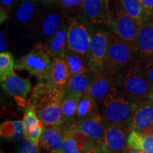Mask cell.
I'll return each mask as SVG.
<instances>
[{"label":"cell","instance_id":"cell-6","mask_svg":"<svg viewBox=\"0 0 153 153\" xmlns=\"http://www.w3.org/2000/svg\"><path fill=\"white\" fill-rule=\"evenodd\" d=\"M52 60L45 50L40 46H36V48L15 63V69L28 72L38 77V82H41L48 74Z\"/></svg>","mask_w":153,"mask_h":153},{"label":"cell","instance_id":"cell-19","mask_svg":"<svg viewBox=\"0 0 153 153\" xmlns=\"http://www.w3.org/2000/svg\"><path fill=\"white\" fill-rule=\"evenodd\" d=\"M139 62L153 57V23L149 22L139 28L135 43Z\"/></svg>","mask_w":153,"mask_h":153},{"label":"cell","instance_id":"cell-30","mask_svg":"<svg viewBox=\"0 0 153 153\" xmlns=\"http://www.w3.org/2000/svg\"><path fill=\"white\" fill-rule=\"evenodd\" d=\"M14 57L9 52L0 53V81L1 83L14 72Z\"/></svg>","mask_w":153,"mask_h":153},{"label":"cell","instance_id":"cell-12","mask_svg":"<svg viewBox=\"0 0 153 153\" xmlns=\"http://www.w3.org/2000/svg\"><path fill=\"white\" fill-rule=\"evenodd\" d=\"M45 3L38 0H21L15 7L13 14L15 24L20 27H31Z\"/></svg>","mask_w":153,"mask_h":153},{"label":"cell","instance_id":"cell-28","mask_svg":"<svg viewBox=\"0 0 153 153\" xmlns=\"http://www.w3.org/2000/svg\"><path fill=\"white\" fill-rule=\"evenodd\" d=\"M1 136L8 140H17L25 137V129L22 120L6 121L0 128Z\"/></svg>","mask_w":153,"mask_h":153},{"label":"cell","instance_id":"cell-15","mask_svg":"<svg viewBox=\"0 0 153 153\" xmlns=\"http://www.w3.org/2000/svg\"><path fill=\"white\" fill-rule=\"evenodd\" d=\"M67 126L48 125L43 123V131L39 144L50 152L61 151Z\"/></svg>","mask_w":153,"mask_h":153},{"label":"cell","instance_id":"cell-26","mask_svg":"<svg viewBox=\"0 0 153 153\" xmlns=\"http://www.w3.org/2000/svg\"><path fill=\"white\" fill-rule=\"evenodd\" d=\"M92 79V72L85 74H74L70 76L65 91L71 93L85 94L89 91Z\"/></svg>","mask_w":153,"mask_h":153},{"label":"cell","instance_id":"cell-22","mask_svg":"<svg viewBox=\"0 0 153 153\" xmlns=\"http://www.w3.org/2000/svg\"><path fill=\"white\" fill-rule=\"evenodd\" d=\"M62 58L65 61L71 75L91 72L88 57L81 53L68 48L65 50Z\"/></svg>","mask_w":153,"mask_h":153},{"label":"cell","instance_id":"cell-32","mask_svg":"<svg viewBox=\"0 0 153 153\" xmlns=\"http://www.w3.org/2000/svg\"><path fill=\"white\" fill-rule=\"evenodd\" d=\"M17 153H40L39 145L25 136L19 140Z\"/></svg>","mask_w":153,"mask_h":153},{"label":"cell","instance_id":"cell-18","mask_svg":"<svg viewBox=\"0 0 153 153\" xmlns=\"http://www.w3.org/2000/svg\"><path fill=\"white\" fill-rule=\"evenodd\" d=\"M52 64L48 74L43 81L53 87L65 89L70 79L71 74L65 61L61 57L52 58Z\"/></svg>","mask_w":153,"mask_h":153},{"label":"cell","instance_id":"cell-9","mask_svg":"<svg viewBox=\"0 0 153 153\" xmlns=\"http://www.w3.org/2000/svg\"><path fill=\"white\" fill-rule=\"evenodd\" d=\"M128 129L118 123L104 122V131L99 145L109 153H123L128 146Z\"/></svg>","mask_w":153,"mask_h":153},{"label":"cell","instance_id":"cell-44","mask_svg":"<svg viewBox=\"0 0 153 153\" xmlns=\"http://www.w3.org/2000/svg\"><path fill=\"white\" fill-rule=\"evenodd\" d=\"M52 1V0H48V1Z\"/></svg>","mask_w":153,"mask_h":153},{"label":"cell","instance_id":"cell-4","mask_svg":"<svg viewBox=\"0 0 153 153\" xmlns=\"http://www.w3.org/2000/svg\"><path fill=\"white\" fill-rule=\"evenodd\" d=\"M68 16L52 1L45 4L32 28L36 45L42 46L57 31L68 19Z\"/></svg>","mask_w":153,"mask_h":153},{"label":"cell","instance_id":"cell-38","mask_svg":"<svg viewBox=\"0 0 153 153\" xmlns=\"http://www.w3.org/2000/svg\"><path fill=\"white\" fill-rule=\"evenodd\" d=\"M123 153H145V152H143L142 150H136V149L132 148L131 147L127 146L125 150H124Z\"/></svg>","mask_w":153,"mask_h":153},{"label":"cell","instance_id":"cell-14","mask_svg":"<svg viewBox=\"0 0 153 153\" xmlns=\"http://www.w3.org/2000/svg\"><path fill=\"white\" fill-rule=\"evenodd\" d=\"M1 87L6 93L14 97L19 104L24 106L26 98L30 92L31 83L29 79L17 75L14 72L1 82Z\"/></svg>","mask_w":153,"mask_h":153},{"label":"cell","instance_id":"cell-21","mask_svg":"<svg viewBox=\"0 0 153 153\" xmlns=\"http://www.w3.org/2000/svg\"><path fill=\"white\" fill-rule=\"evenodd\" d=\"M25 129V136L39 145L40 138L43 131V123L38 118L34 108L26 104L22 120Z\"/></svg>","mask_w":153,"mask_h":153},{"label":"cell","instance_id":"cell-37","mask_svg":"<svg viewBox=\"0 0 153 153\" xmlns=\"http://www.w3.org/2000/svg\"><path fill=\"white\" fill-rule=\"evenodd\" d=\"M85 153H109V152H107V151L105 150V149L103 148L101 145H99V143H97L94 148L90 149V150H89Z\"/></svg>","mask_w":153,"mask_h":153},{"label":"cell","instance_id":"cell-8","mask_svg":"<svg viewBox=\"0 0 153 153\" xmlns=\"http://www.w3.org/2000/svg\"><path fill=\"white\" fill-rule=\"evenodd\" d=\"M111 10L112 20L109 26L111 31L123 41L135 45L140 28L124 11L118 0Z\"/></svg>","mask_w":153,"mask_h":153},{"label":"cell","instance_id":"cell-16","mask_svg":"<svg viewBox=\"0 0 153 153\" xmlns=\"http://www.w3.org/2000/svg\"><path fill=\"white\" fill-rule=\"evenodd\" d=\"M114 85L113 75L104 70L92 72L91 86L87 94L96 99L99 106Z\"/></svg>","mask_w":153,"mask_h":153},{"label":"cell","instance_id":"cell-17","mask_svg":"<svg viewBox=\"0 0 153 153\" xmlns=\"http://www.w3.org/2000/svg\"><path fill=\"white\" fill-rule=\"evenodd\" d=\"M68 127L80 132L99 143L104 134V122L100 114L87 119L74 120Z\"/></svg>","mask_w":153,"mask_h":153},{"label":"cell","instance_id":"cell-5","mask_svg":"<svg viewBox=\"0 0 153 153\" xmlns=\"http://www.w3.org/2000/svg\"><path fill=\"white\" fill-rule=\"evenodd\" d=\"M132 63H139L135 45L123 41L111 31L104 70L114 75L123 67Z\"/></svg>","mask_w":153,"mask_h":153},{"label":"cell","instance_id":"cell-24","mask_svg":"<svg viewBox=\"0 0 153 153\" xmlns=\"http://www.w3.org/2000/svg\"><path fill=\"white\" fill-rule=\"evenodd\" d=\"M124 11L134 21L139 28L149 23V19L145 14L139 0H118Z\"/></svg>","mask_w":153,"mask_h":153},{"label":"cell","instance_id":"cell-23","mask_svg":"<svg viewBox=\"0 0 153 153\" xmlns=\"http://www.w3.org/2000/svg\"><path fill=\"white\" fill-rule=\"evenodd\" d=\"M81 94L71 93L65 91L62 101V113L64 125L70 126L75 120L76 110L80 99Z\"/></svg>","mask_w":153,"mask_h":153},{"label":"cell","instance_id":"cell-40","mask_svg":"<svg viewBox=\"0 0 153 153\" xmlns=\"http://www.w3.org/2000/svg\"><path fill=\"white\" fill-rule=\"evenodd\" d=\"M145 134H150V135H153V124L152 125V126L149 128L148 131L145 133Z\"/></svg>","mask_w":153,"mask_h":153},{"label":"cell","instance_id":"cell-41","mask_svg":"<svg viewBox=\"0 0 153 153\" xmlns=\"http://www.w3.org/2000/svg\"><path fill=\"white\" fill-rule=\"evenodd\" d=\"M50 153H63L61 151H56V152H50Z\"/></svg>","mask_w":153,"mask_h":153},{"label":"cell","instance_id":"cell-42","mask_svg":"<svg viewBox=\"0 0 153 153\" xmlns=\"http://www.w3.org/2000/svg\"><path fill=\"white\" fill-rule=\"evenodd\" d=\"M38 1H45V2H47V1H48V0H38Z\"/></svg>","mask_w":153,"mask_h":153},{"label":"cell","instance_id":"cell-20","mask_svg":"<svg viewBox=\"0 0 153 153\" xmlns=\"http://www.w3.org/2000/svg\"><path fill=\"white\" fill-rule=\"evenodd\" d=\"M70 25V19L67 21L57 31L42 45V48L45 50L52 58L61 57L63 55L65 50L68 47V34ZM38 46V45H36Z\"/></svg>","mask_w":153,"mask_h":153},{"label":"cell","instance_id":"cell-39","mask_svg":"<svg viewBox=\"0 0 153 153\" xmlns=\"http://www.w3.org/2000/svg\"><path fill=\"white\" fill-rule=\"evenodd\" d=\"M148 99H150V100H152L153 101V85L152 86V88H151L150 92V94H149V95H148Z\"/></svg>","mask_w":153,"mask_h":153},{"label":"cell","instance_id":"cell-43","mask_svg":"<svg viewBox=\"0 0 153 153\" xmlns=\"http://www.w3.org/2000/svg\"><path fill=\"white\" fill-rule=\"evenodd\" d=\"M152 16V23H153V13H152V16Z\"/></svg>","mask_w":153,"mask_h":153},{"label":"cell","instance_id":"cell-11","mask_svg":"<svg viewBox=\"0 0 153 153\" xmlns=\"http://www.w3.org/2000/svg\"><path fill=\"white\" fill-rule=\"evenodd\" d=\"M82 14L92 25H106L109 28L112 20L110 0H85Z\"/></svg>","mask_w":153,"mask_h":153},{"label":"cell","instance_id":"cell-36","mask_svg":"<svg viewBox=\"0 0 153 153\" xmlns=\"http://www.w3.org/2000/svg\"><path fill=\"white\" fill-rule=\"evenodd\" d=\"M17 2H18V0H1V7L7 10H10L14 8L16 5Z\"/></svg>","mask_w":153,"mask_h":153},{"label":"cell","instance_id":"cell-10","mask_svg":"<svg viewBox=\"0 0 153 153\" xmlns=\"http://www.w3.org/2000/svg\"><path fill=\"white\" fill-rule=\"evenodd\" d=\"M110 33L103 29H98L94 32L87 56L91 72L104 70Z\"/></svg>","mask_w":153,"mask_h":153},{"label":"cell","instance_id":"cell-29","mask_svg":"<svg viewBox=\"0 0 153 153\" xmlns=\"http://www.w3.org/2000/svg\"><path fill=\"white\" fill-rule=\"evenodd\" d=\"M68 16H77L82 13L85 0H52Z\"/></svg>","mask_w":153,"mask_h":153},{"label":"cell","instance_id":"cell-7","mask_svg":"<svg viewBox=\"0 0 153 153\" xmlns=\"http://www.w3.org/2000/svg\"><path fill=\"white\" fill-rule=\"evenodd\" d=\"M89 23L76 18L70 19L68 34V48L88 56L94 32L89 26Z\"/></svg>","mask_w":153,"mask_h":153},{"label":"cell","instance_id":"cell-33","mask_svg":"<svg viewBox=\"0 0 153 153\" xmlns=\"http://www.w3.org/2000/svg\"><path fill=\"white\" fill-rule=\"evenodd\" d=\"M145 79L151 85H153V57L139 62Z\"/></svg>","mask_w":153,"mask_h":153},{"label":"cell","instance_id":"cell-27","mask_svg":"<svg viewBox=\"0 0 153 153\" xmlns=\"http://www.w3.org/2000/svg\"><path fill=\"white\" fill-rule=\"evenodd\" d=\"M127 145L145 153H153V135L138 131L130 132Z\"/></svg>","mask_w":153,"mask_h":153},{"label":"cell","instance_id":"cell-35","mask_svg":"<svg viewBox=\"0 0 153 153\" xmlns=\"http://www.w3.org/2000/svg\"><path fill=\"white\" fill-rule=\"evenodd\" d=\"M7 48H8L7 38L6 37L4 33L1 31V33H0V51H1V53L7 52L6 51Z\"/></svg>","mask_w":153,"mask_h":153},{"label":"cell","instance_id":"cell-1","mask_svg":"<svg viewBox=\"0 0 153 153\" xmlns=\"http://www.w3.org/2000/svg\"><path fill=\"white\" fill-rule=\"evenodd\" d=\"M65 89H59L45 82H38L32 91L27 104L35 110L42 123L62 125V101Z\"/></svg>","mask_w":153,"mask_h":153},{"label":"cell","instance_id":"cell-13","mask_svg":"<svg viewBox=\"0 0 153 153\" xmlns=\"http://www.w3.org/2000/svg\"><path fill=\"white\" fill-rule=\"evenodd\" d=\"M153 124V101L149 99L140 101L132 116L129 131L145 133Z\"/></svg>","mask_w":153,"mask_h":153},{"label":"cell","instance_id":"cell-34","mask_svg":"<svg viewBox=\"0 0 153 153\" xmlns=\"http://www.w3.org/2000/svg\"><path fill=\"white\" fill-rule=\"evenodd\" d=\"M145 14L149 19L153 13V0H139Z\"/></svg>","mask_w":153,"mask_h":153},{"label":"cell","instance_id":"cell-2","mask_svg":"<svg viewBox=\"0 0 153 153\" xmlns=\"http://www.w3.org/2000/svg\"><path fill=\"white\" fill-rule=\"evenodd\" d=\"M138 102L114 85L99 105L103 120L120 124L129 131L130 122Z\"/></svg>","mask_w":153,"mask_h":153},{"label":"cell","instance_id":"cell-25","mask_svg":"<svg viewBox=\"0 0 153 153\" xmlns=\"http://www.w3.org/2000/svg\"><path fill=\"white\" fill-rule=\"evenodd\" d=\"M100 114L99 106L96 99L87 93L82 95L77 106L75 120L87 119Z\"/></svg>","mask_w":153,"mask_h":153},{"label":"cell","instance_id":"cell-3","mask_svg":"<svg viewBox=\"0 0 153 153\" xmlns=\"http://www.w3.org/2000/svg\"><path fill=\"white\" fill-rule=\"evenodd\" d=\"M118 89L137 101L148 99L152 85L145 79L139 63L128 65L113 75Z\"/></svg>","mask_w":153,"mask_h":153},{"label":"cell","instance_id":"cell-31","mask_svg":"<svg viewBox=\"0 0 153 153\" xmlns=\"http://www.w3.org/2000/svg\"><path fill=\"white\" fill-rule=\"evenodd\" d=\"M61 152L63 153H80L77 143L74 137L73 131L68 126H67L65 133Z\"/></svg>","mask_w":153,"mask_h":153}]
</instances>
